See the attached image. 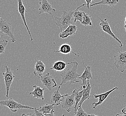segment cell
<instances>
[{"label":"cell","mask_w":126,"mask_h":116,"mask_svg":"<svg viewBox=\"0 0 126 116\" xmlns=\"http://www.w3.org/2000/svg\"><path fill=\"white\" fill-rule=\"evenodd\" d=\"M73 67L70 68H66L61 74L62 78V81L59 86H61L66 83L70 82V85L72 84H75L79 82V77L81 75L78 73V63L75 61H73Z\"/></svg>","instance_id":"obj_1"},{"label":"cell","mask_w":126,"mask_h":116,"mask_svg":"<svg viewBox=\"0 0 126 116\" xmlns=\"http://www.w3.org/2000/svg\"><path fill=\"white\" fill-rule=\"evenodd\" d=\"M74 12L75 10H70L67 12L64 9L61 17H54V22L56 25L60 28L61 32L64 31L70 25L73 23L72 20Z\"/></svg>","instance_id":"obj_2"},{"label":"cell","mask_w":126,"mask_h":116,"mask_svg":"<svg viewBox=\"0 0 126 116\" xmlns=\"http://www.w3.org/2000/svg\"><path fill=\"white\" fill-rule=\"evenodd\" d=\"M0 30L1 33L9 37L12 43L16 41L14 35V29L12 28V24L7 21L3 19L2 17L0 18Z\"/></svg>","instance_id":"obj_3"},{"label":"cell","mask_w":126,"mask_h":116,"mask_svg":"<svg viewBox=\"0 0 126 116\" xmlns=\"http://www.w3.org/2000/svg\"><path fill=\"white\" fill-rule=\"evenodd\" d=\"M0 104L2 106L7 107L10 109V110L13 112H16L17 109H35L34 108L32 107L22 105L20 103H19L16 102L12 98H10L9 99L4 101H0Z\"/></svg>","instance_id":"obj_4"},{"label":"cell","mask_w":126,"mask_h":116,"mask_svg":"<svg viewBox=\"0 0 126 116\" xmlns=\"http://www.w3.org/2000/svg\"><path fill=\"white\" fill-rule=\"evenodd\" d=\"M114 65L117 69L121 72L126 70V51H119L114 56Z\"/></svg>","instance_id":"obj_5"},{"label":"cell","mask_w":126,"mask_h":116,"mask_svg":"<svg viewBox=\"0 0 126 116\" xmlns=\"http://www.w3.org/2000/svg\"><path fill=\"white\" fill-rule=\"evenodd\" d=\"M5 72H3L2 74L6 87V97L8 98L9 97L10 88L15 79V75L7 65L5 66Z\"/></svg>","instance_id":"obj_6"},{"label":"cell","mask_w":126,"mask_h":116,"mask_svg":"<svg viewBox=\"0 0 126 116\" xmlns=\"http://www.w3.org/2000/svg\"><path fill=\"white\" fill-rule=\"evenodd\" d=\"M39 78L43 85L47 88L49 91H51L54 87L57 86V84L55 80L49 73H47L45 75H42Z\"/></svg>","instance_id":"obj_7"},{"label":"cell","mask_w":126,"mask_h":116,"mask_svg":"<svg viewBox=\"0 0 126 116\" xmlns=\"http://www.w3.org/2000/svg\"><path fill=\"white\" fill-rule=\"evenodd\" d=\"M99 20L101 21L99 25L100 27H101L102 30L103 31L108 34L110 36L113 38L117 41L120 44V47L122 48L123 46V44L122 43L121 41L113 33V32L112 31L111 27H110L109 23L108 21H107V18H105L103 20L101 18H99Z\"/></svg>","instance_id":"obj_8"},{"label":"cell","mask_w":126,"mask_h":116,"mask_svg":"<svg viewBox=\"0 0 126 116\" xmlns=\"http://www.w3.org/2000/svg\"><path fill=\"white\" fill-rule=\"evenodd\" d=\"M39 5H40V7L38 10V14L46 13L53 16V14L56 12V10L52 7V5L47 0H42L39 2Z\"/></svg>","instance_id":"obj_9"},{"label":"cell","mask_w":126,"mask_h":116,"mask_svg":"<svg viewBox=\"0 0 126 116\" xmlns=\"http://www.w3.org/2000/svg\"><path fill=\"white\" fill-rule=\"evenodd\" d=\"M63 102V104L61 105L63 109H65L68 112H70L74 108L76 104L74 93L73 92L70 95L68 94Z\"/></svg>","instance_id":"obj_10"},{"label":"cell","mask_w":126,"mask_h":116,"mask_svg":"<svg viewBox=\"0 0 126 116\" xmlns=\"http://www.w3.org/2000/svg\"><path fill=\"white\" fill-rule=\"evenodd\" d=\"M83 63L85 66V70L82 74L79 77V79L82 81V83L80 85L81 88H82L84 86H86L87 85L88 80L93 79L91 66H86L83 62Z\"/></svg>","instance_id":"obj_11"},{"label":"cell","mask_w":126,"mask_h":116,"mask_svg":"<svg viewBox=\"0 0 126 116\" xmlns=\"http://www.w3.org/2000/svg\"><path fill=\"white\" fill-rule=\"evenodd\" d=\"M18 0V11L21 15V17H22V20L24 22L25 26L26 27L27 30L31 38V41H32L33 40V38L32 36V34L31 33L29 27L27 26L26 19L25 18V12H26L27 13H28V11H27L26 10V8L23 4L22 0Z\"/></svg>","instance_id":"obj_12"},{"label":"cell","mask_w":126,"mask_h":116,"mask_svg":"<svg viewBox=\"0 0 126 116\" xmlns=\"http://www.w3.org/2000/svg\"><path fill=\"white\" fill-rule=\"evenodd\" d=\"M118 89V87H114L113 88H112V89H110L109 91H107V92L101 93L100 94L96 95L94 94L93 96L95 98H98L99 100L98 102H94L92 104V105H94V106L93 107V109H95L96 108L97 106L101 105V104H102V103L104 102L107 99V98L109 96V95L113 92L115 90Z\"/></svg>","instance_id":"obj_13"},{"label":"cell","mask_w":126,"mask_h":116,"mask_svg":"<svg viewBox=\"0 0 126 116\" xmlns=\"http://www.w3.org/2000/svg\"><path fill=\"white\" fill-rule=\"evenodd\" d=\"M78 27L75 23L70 25L68 27L59 34V37L62 39L67 38L68 36H72L76 34L77 31Z\"/></svg>","instance_id":"obj_14"},{"label":"cell","mask_w":126,"mask_h":116,"mask_svg":"<svg viewBox=\"0 0 126 116\" xmlns=\"http://www.w3.org/2000/svg\"><path fill=\"white\" fill-rule=\"evenodd\" d=\"M61 86H59L57 90L54 92L51 95V102L52 104H54L56 106H58L61 104V102H63L65 97L68 94L61 95L60 92V89L61 88Z\"/></svg>","instance_id":"obj_15"},{"label":"cell","mask_w":126,"mask_h":116,"mask_svg":"<svg viewBox=\"0 0 126 116\" xmlns=\"http://www.w3.org/2000/svg\"><path fill=\"white\" fill-rule=\"evenodd\" d=\"M54 52L56 53L62 54L63 55H67L70 54V53H73L75 55V56L78 57H80V55H78V54L76 53L74 51H73L72 46L68 44H61L58 50L57 51H54Z\"/></svg>","instance_id":"obj_16"},{"label":"cell","mask_w":126,"mask_h":116,"mask_svg":"<svg viewBox=\"0 0 126 116\" xmlns=\"http://www.w3.org/2000/svg\"><path fill=\"white\" fill-rule=\"evenodd\" d=\"M73 62L71 63H65L62 60H58L55 62L52 65V67L49 68L50 70H53L56 72H62L66 68V66L68 64H73Z\"/></svg>","instance_id":"obj_17"},{"label":"cell","mask_w":126,"mask_h":116,"mask_svg":"<svg viewBox=\"0 0 126 116\" xmlns=\"http://www.w3.org/2000/svg\"><path fill=\"white\" fill-rule=\"evenodd\" d=\"M33 87H34V90L32 92H30L29 95H31L34 98H37L41 99L42 100H44L45 98L44 97V92L45 89L44 88H42L41 87L36 85H34Z\"/></svg>","instance_id":"obj_18"},{"label":"cell","mask_w":126,"mask_h":116,"mask_svg":"<svg viewBox=\"0 0 126 116\" xmlns=\"http://www.w3.org/2000/svg\"><path fill=\"white\" fill-rule=\"evenodd\" d=\"M45 69L46 66L44 63L42 61H37L33 72L37 77H40L45 72Z\"/></svg>","instance_id":"obj_19"},{"label":"cell","mask_w":126,"mask_h":116,"mask_svg":"<svg viewBox=\"0 0 126 116\" xmlns=\"http://www.w3.org/2000/svg\"><path fill=\"white\" fill-rule=\"evenodd\" d=\"M93 86H91L89 82V80H88L87 87L86 88L83 89V96L82 99L81 100L79 104L78 105V107L81 106L82 105L83 102L86 101V100H90L91 97V91Z\"/></svg>","instance_id":"obj_20"},{"label":"cell","mask_w":126,"mask_h":116,"mask_svg":"<svg viewBox=\"0 0 126 116\" xmlns=\"http://www.w3.org/2000/svg\"><path fill=\"white\" fill-rule=\"evenodd\" d=\"M85 6H87V4H82V5H80V6L78 7L76 9L75 12L73 14V18H74V23H76L77 21H79V22H80V23L82 22L85 13L84 12L79 10V9H80V8Z\"/></svg>","instance_id":"obj_21"},{"label":"cell","mask_w":126,"mask_h":116,"mask_svg":"<svg viewBox=\"0 0 126 116\" xmlns=\"http://www.w3.org/2000/svg\"><path fill=\"white\" fill-rule=\"evenodd\" d=\"M73 92L74 93V97H75V106L74 107V113L76 114L77 111L78 109V105L79 104L81 100L82 99L83 96V89L79 90L78 89H76L74 90Z\"/></svg>","instance_id":"obj_22"},{"label":"cell","mask_w":126,"mask_h":116,"mask_svg":"<svg viewBox=\"0 0 126 116\" xmlns=\"http://www.w3.org/2000/svg\"><path fill=\"white\" fill-rule=\"evenodd\" d=\"M119 0H101L98 2L94 3L90 7H93L97 5H107L110 7H114L119 2Z\"/></svg>","instance_id":"obj_23"},{"label":"cell","mask_w":126,"mask_h":116,"mask_svg":"<svg viewBox=\"0 0 126 116\" xmlns=\"http://www.w3.org/2000/svg\"><path fill=\"white\" fill-rule=\"evenodd\" d=\"M54 105H55L54 104H45L43 105L40 106L39 109H37V110L43 114H50L55 109V107H54Z\"/></svg>","instance_id":"obj_24"},{"label":"cell","mask_w":126,"mask_h":116,"mask_svg":"<svg viewBox=\"0 0 126 116\" xmlns=\"http://www.w3.org/2000/svg\"><path fill=\"white\" fill-rule=\"evenodd\" d=\"M92 18L91 16L88 14H87L85 13L84 16L83 17V21L81 22V24L85 26H92Z\"/></svg>","instance_id":"obj_25"},{"label":"cell","mask_w":126,"mask_h":116,"mask_svg":"<svg viewBox=\"0 0 126 116\" xmlns=\"http://www.w3.org/2000/svg\"><path fill=\"white\" fill-rule=\"evenodd\" d=\"M8 44V41L7 40H3L0 42V54L5 53L6 47Z\"/></svg>","instance_id":"obj_26"},{"label":"cell","mask_w":126,"mask_h":116,"mask_svg":"<svg viewBox=\"0 0 126 116\" xmlns=\"http://www.w3.org/2000/svg\"><path fill=\"white\" fill-rule=\"evenodd\" d=\"M75 114V116H89V114H88L83 109L81 106L78 107L77 111Z\"/></svg>","instance_id":"obj_27"},{"label":"cell","mask_w":126,"mask_h":116,"mask_svg":"<svg viewBox=\"0 0 126 116\" xmlns=\"http://www.w3.org/2000/svg\"><path fill=\"white\" fill-rule=\"evenodd\" d=\"M34 113L36 115V116H46L44 114H43L41 112H39L36 108H35L34 109Z\"/></svg>","instance_id":"obj_28"},{"label":"cell","mask_w":126,"mask_h":116,"mask_svg":"<svg viewBox=\"0 0 126 116\" xmlns=\"http://www.w3.org/2000/svg\"><path fill=\"white\" fill-rule=\"evenodd\" d=\"M85 1L86 2V4H87V7L90 9V5L92 4V2L94 0H85Z\"/></svg>","instance_id":"obj_29"},{"label":"cell","mask_w":126,"mask_h":116,"mask_svg":"<svg viewBox=\"0 0 126 116\" xmlns=\"http://www.w3.org/2000/svg\"><path fill=\"white\" fill-rule=\"evenodd\" d=\"M21 116H36L35 113H28L27 114H22Z\"/></svg>","instance_id":"obj_30"},{"label":"cell","mask_w":126,"mask_h":116,"mask_svg":"<svg viewBox=\"0 0 126 116\" xmlns=\"http://www.w3.org/2000/svg\"><path fill=\"white\" fill-rule=\"evenodd\" d=\"M54 113H55V111L54 109H53L51 113L50 114H44L46 116H56L54 114Z\"/></svg>","instance_id":"obj_31"},{"label":"cell","mask_w":126,"mask_h":116,"mask_svg":"<svg viewBox=\"0 0 126 116\" xmlns=\"http://www.w3.org/2000/svg\"><path fill=\"white\" fill-rule=\"evenodd\" d=\"M122 113L124 114H126V104L124 106L123 109H122Z\"/></svg>","instance_id":"obj_32"},{"label":"cell","mask_w":126,"mask_h":116,"mask_svg":"<svg viewBox=\"0 0 126 116\" xmlns=\"http://www.w3.org/2000/svg\"><path fill=\"white\" fill-rule=\"evenodd\" d=\"M115 116H126V114H117L115 115Z\"/></svg>","instance_id":"obj_33"},{"label":"cell","mask_w":126,"mask_h":116,"mask_svg":"<svg viewBox=\"0 0 126 116\" xmlns=\"http://www.w3.org/2000/svg\"><path fill=\"white\" fill-rule=\"evenodd\" d=\"M124 28L125 29V32H126V17H125V24H124Z\"/></svg>","instance_id":"obj_34"},{"label":"cell","mask_w":126,"mask_h":116,"mask_svg":"<svg viewBox=\"0 0 126 116\" xmlns=\"http://www.w3.org/2000/svg\"><path fill=\"white\" fill-rule=\"evenodd\" d=\"M89 116H97V115H95L94 114H89Z\"/></svg>","instance_id":"obj_35"},{"label":"cell","mask_w":126,"mask_h":116,"mask_svg":"<svg viewBox=\"0 0 126 116\" xmlns=\"http://www.w3.org/2000/svg\"><path fill=\"white\" fill-rule=\"evenodd\" d=\"M62 116H65V115H64V114H63V115H62Z\"/></svg>","instance_id":"obj_36"}]
</instances>
